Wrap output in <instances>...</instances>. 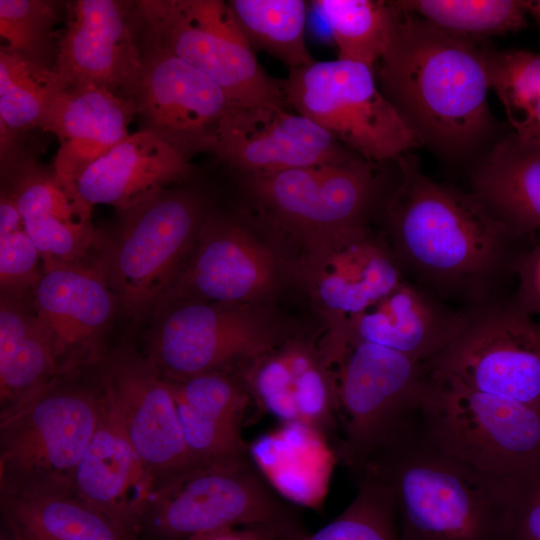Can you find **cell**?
Instances as JSON below:
<instances>
[{
    "mask_svg": "<svg viewBox=\"0 0 540 540\" xmlns=\"http://www.w3.org/2000/svg\"><path fill=\"white\" fill-rule=\"evenodd\" d=\"M397 161L383 236L404 278L463 311L513 294L521 258L538 239L512 231L469 192L426 176L414 156Z\"/></svg>",
    "mask_w": 540,
    "mask_h": 540,
    "instance_id": "cell-1",
    "label": "cell"
},
{
    "mask_svg": "<svg viewBox=\"0 0 540 540\" xmlns=\"http://www.w3.org/2000/svg\"><path fill=\"white\" fill-rule=\"evenodd\" d=\"M398 7L394 38L378 62L384 95L423 144L448 156L466 155L495 128L487 101V46Z\"/></svg>",
    "mask_w": 540,
    "mask_h": 540,
    "instance_id": "cell-2",
    "label": "cell"
},
{
    "mask_svg": "<svg viewBox=\"0 0 540 540\" xmlns=\"http://www.w3.org/2000/svg\"><path fill=\"white\" fill-rule=\"evenodd\" d=\"M390 489L401 540H512V481L438 449L412 420L366 463Z\"/></svg>",
    "mask_w": 540,
    "mask_h": 540,
    "instance_id": "cell-3",
    "label": "cell"
},
{
    "mask_svg": "<svg viewBox=\"0 0 540 540\" xmlns=\"http://www.w3.org/2000/svg\"><path fill=\"white\" fill-rule=\"evenodd\" d=\"M65 373L0 419V496L74 495L79 462L95 432L101 387L92 368Z\"/></svg>",
    "mask_w": 540,
    "mask_h": 540,
    "instance_id": "cell-4",
    "label": "cell"
},
{
    "mask_svg": "<svg viewBox=\"0 0 540 540\" xmlns=\"http://www.w3.org/2000/svg\"><path fill=\"white\" fill-rule=\"evenodd\" d=\"M99 232L95 265L123 314L135 321L153 315L191 255L209 216L204 197L191 189H164L121 212Z\"/></svg>",
    "mask_w": 540,
    "mask_h": 540,
    "instance_id": "cell-5",
    "label": "cell"
},
{
    "mask_svg": "<svg viewBox=\"0 0 540 540\" xmlns=\"http://www.w3.org/2000/svg\"><path fill=\"white\" fill-rule=\"evenodd\" d=\"M274 531L301 540L306 531L292 503L266 479L251 455L199 466L156 490L140 519V540H183L226 527Z\"/></svg>",
    "mask_w": 540,
    "mask_h": 540,
    "instance_id": "cell-6",
    "label": "cell"
},
{
    "mask_svg": "<svg viewBox=\"0 0 540 540\" xmlns=\"http://www.w3.org/2000/svg\"><path fill=\"white\" fill-rule=\"evenodd\" d=\"M415 422L438 449L494 477L513 481L540 462L539 412L433 368Z\"/></svg>",
    "mask_w": 540,
    "mask_h": 540,
    "instance_id": "cell-7",
    "label": "cell"
},
{
    "mask_svg": "<svg viewBox=\"0 0 540 540\" xmlns=\"http://www.w3.org/2000/svg\"><path fill=\"white\" fill-rule=\"evenodd\" d=\"M333 367L339 433L336 456L356 477L414 417L431 368L384 346L350 341Z\"/></svg>",
    "mask_w": 540,
    "mask_h": 540,
    "instance_id": "cell-8",
    "label": "cell"
},
{
    "mask_svg": "<svg viewBox=\"0 0 540 540\" xmlns=\"http://www.w3.org/2000/svg\"><path fill=\"white\" fill-rule=\"evenodd\" d=\"M143 44L197 68L234 106H285L283 81L270 77L239 28L227 1H136Z\"/></svg>",
    "mask_w": 540,
    "mask_h": 540,
    "instance_id": "cell-9",
    "label": "cell"
},
{
    "mask_svg": "<svg viewBox=\"0 0 540 540\" xmlns=\"http://www.w3.org/2000/svg\"><path fill=\"white\" fill-rule=\"evenodd\" d=\"M285 104L361 158L398 160L423 144L393 103L378 89L373 68L347 60L314 61L289 69Z\"/></svg>",
    "mask_w": 540,
    "mask_h": 540,
    "instance_id": "cell-10",
    "label": "cell"
},
{
    "mask_svg": "<svg viewBox=\"0 0 540 540\" xmlns=\"http://www.w3.org/2000/svg\"><path fill=\"white\" fill-rule=\"evenodd\" d=\"M428 365L540 413V321L514 293L466 310L458 335Z\"/></svg>",
    "mask_w": 540,
    "mask_h": 540,
    "instance_id": "cell-11",
    "label": "cell"
},
{
    "mask_svg": "<svg viewBox=\"0 0 540 540\" xmlns=\"http://www.w3.org/2000/svg\"><path fill=\"white\" fill-rule=\"evenodd\" d=\"M145 353L167 379L235 374L281 342L239 304L180 300L158 306Z\"/></svg>",
    "mask_w": 540,
    "mask_h": 540,
    "instance_id": "cell-12",
    "label": "cell"
},
{
    "mask_svg": "<svg viewBox=\"0 0 540 540\" xmlns=\"http://www.w3.org/2000/svg\"><path fill=\"white\" fill-rule=\"evenodd\" d=\"M94 370L120 413L154 492L199 467L187 448L169 382L145 351L121 343L106 349Z\"/></svg>",
    "mask_w": 540,
    "mask_h": 540,
    "instance_id": "cell-13",
    "label": "cell"
},
{
    "mask_svg": "<svg viewBox=\"0 0 540 540\" xmlns=\"http://www.w3.org/2000/svg\"><path fill=\"white\" fill-rule=\"evenodd\" d=\"M374 164L357 157L246 178L275 220L309 238L366 225L379 193Z\"/></svg>",
    "mask_w": 540,
    "mask_h": 540,
    "instance_id": "cell-14",
    "label": "cell"
},
{
    "mask_svg": "<svg viewBox=\"0 0 540 540\" xmlns=\"http://www.w3.org/2000/svg\"><path fill=\"white\" fill-rule=\"evenodd\" d=\"M59 36L53 69L63 88L93 85L132 98L144 57L136 1L68 2Z\"/></svg>",
    "mask_w": 540,
    "mask_h": 540,
    "instance_id": "cell-15",
    "label": "cell"
},
{
    "mask_svg": "<svg viewBox=\"0 0 540 540\" xmlns=\"http://www.w3.org/2000/svg\"><path fill=\"white\" fill-rule=\"evenodd\" d=\"M143 52L132 94L141 129L187 157L212 152L218 130L234 106L223 89L174 55L145 44Z\"/></svg>",
    "mask_w": 540,
    "mask_h": 540,
    "instance_id": "cell-16",
    "label": "cell"
},
{
    "mask_svg": "<svg viewBox=\"0 0 540 540\" xmlns=\"http://www.w3.org/2000/svg\"><path fill=\"white\" fill-rule=\"evenodd\" d=\"M212 152L245 176L360 157L309 118L276 104L233 106Z\"/></svg>",
    "mask_w": 540,
    "mask_h": 540,
    "instance_id": "cell-17",
    "label": "cell"
},
{
    "mask_svg": "<svg viewBox=\"0 0 540 540\" xmlns=\"http://www.w3.org/2000/svg\"><path fill=\"white\" fill-rule=\"evenodd\" d=\"M30 299L65 373L98 363L106 350V331L120 307L94 262L43 267Z\"/></svg>",
    "mask_w": 540,
    "mask_h": 540,
    "instance_id": "cell-18",
    "label": "cell"
},
{
    "mask_svg": "<svg viewBox=\"0 0 540 540\" xmlns=\"http://www.w3.org/2000/svg\"><path fill=\"white\" fill-rule=\"evenodd\" d=\"M313 244L305 274L316 299L339 324L369 308L403 279L383 235L367 225L308 238Z\"/></svg>",
    "mask_w": 540,
    "mask_h": 540,
    "instance_id": "cell-19",
    "label": "cell"
},
{
    "mask_svg": "<svg viewBox=\"0 0 540 540\" xmlns=\"http://www.w3.org/2000/svg\"><path fill=\"white\" fill-rule=\"evenodd\" d=\"M274 269L272 253L245 226L209 214L195 248L157 307L180 300L239 304L263 293Z\"/></svg>",
    "mask_w": 540,
    "mask_h": 540,
    "instance_id": "cell-20",
    "label": "cell"
},
{
    "mask_svg": "<svg viewBox=\"0 0 540 540\" xmlns=\"http://www.w3.org/2000/svg\"><path fill=\"white\" fill-rule=\"evenodd\" d=\"M331 369L321 349L286 342L235 375L260 408L283 423L307 426L336 443L339 426Z\"/></svg>",
    "mask_w": 540,
    "mask_h": 540,
    "instance_id": "cell-21",
    "label": "cell"
},
{
    "mask_svg": "<svg viewBox=\"0 0 540 540\" xmlns=\"http://www.w3.org/2000/svg\"><path fill=\"white\" fill-rule=\"evenodd\" d=\"M1 176L40 252L42 267L84 262L95 248L98 230L91 221L92 208L75 190L53 168L13 153L1 159Z\"/></svg>",
    "mask_w": 540,
    "mask_h": 540,
    "instance_id": "cell-22",
    "label": "cell"
},
{
    "mask_svg": "<svg viewBox=\"0 0 540 540\" xmlns=\"http://www.w3.org/2000/svg\"><path fill=\"white\" fill-rule=\"evenodd\" d=\"M465 311L405 278L375 304L343 321L330 339L334 349L365 341L430 362L460 332Z\"/></svg>",
    "mask_w": 540,
    "mask_h": 540,
    "instance_id": "cell-23",
    "label": "cell"
},
{
    "mask_svg": "<svg viewBox=\"0 0 540 540\" xmlns=\"http://www.w3.org/2000/svg\"><path fill=\"white\" fill-rule=\"evenodd\" d=\"M101 393L98 423L76 470L74 495L138 536L154 484L117 407L102 387Z\"/></svg>",
    "mask_w": 540,
    "mask_h": 540,
    "instance_id": "cell-24",
    "label": "cell"
},
{
    "mask_svg": "<svg viewBox=\"0 0 540 540\" xmlns=\"http://www.w3.org/2000/svg\"><path fill=\"white\" fill-rule=\"evenodd\" d=\"M134 116L136 105L130 97L93 85L63 88L40 127L60 144L52 165L56 176L74 189L90 164L129 136Z\"/></svg>",
    "mask_w": 540,
    "mask_h": 540,
    "instance_id": "cell-25",
    "label": "cell"
},
{
    "mask_svg": "<svg viewBox=\"0 0 540 540\" xmlns=\"http://www.w3.org/2000/svg\"><path fill=\"white\" fill-rule=\"evenodd\" d=\"M194 170L187 156L140 129L90 164L73 187L91 208L106 204L121 212L189 180Z\"/></svg>",
    "mask_w": 540,
    "mask_h": 540,
    "instance_id": "cell-26",
    "label": "cell"
},
{
    "mask_svg": "<svg viewBox=\"0 0 540 540\" xmlns=\"http://www.w3.org/2000/svg\"><path fill=\"white\" fill-rule=\"evenodd\" d=\"M167 381L187 448L198 466L250 455L242 428L252 398L236 375L213 371Z\"/></svg>",
    "mask_w": 540,
    "mask_h": 540,
    "instance_id": "cell-27",
    "label": "cell"
},
{
    "mask_svg": "<svg viewBox=\"0 0 540 540\" xmlns=\"http://www.w3.org/2000/svg\"><path fill=\"white\" fill-rule=\"evenodd\" d=\"M65 374L53 338L30 296H0V419Z\"/></svg>",
    "mask_w": 540,
    "mask_h": 540,
    "instance_id": "cell-28",
    "label": "cell"
},
{
    "mask_svg": "<svg viewBox=\"0 0 540 540\" xmlns=\"http://www.w3.org/2000/svg\"><path fill=\"white\" fill-rule=\"evenodd\" d=\"M472 194L512 231L536 238L540 232V145L512 132L498 140L470 177Z\"/></svg>",
    "mask_w": 540,
    "mask_h": 540,
    "instance_id": "cell-29",
    "label": "cell"
},
{
    "mask_svg": "<svg viewBox=\"0 0 540 540\" xmlns=\"http://www.w3.org/2000/svg\"><path fill=\"white\" fill-rule=\"evenodd\" d=\"M1 525L16 540H140L75 495L0 496Z\"/></svg>",
    "mask_w": 540,
    "mask_h": 540,
    "instance_id": "cell-30",
    "label": "cell"
},
{
    "mask_svg": "<svg viewBox=\"0 0 540 540\" xmlns=\"http://www.w3.org/2000/svg\"><path fill=\"white\" fill-rule=\"evenodd\" d=\"M62 89L52 66L0 48L1 154L20 132L41 127Z\"/></svg>",
    "mask_w": 540,
    "mask_h": 540,
    "instance_id": "cell-31",
    "label": "cell"
},
{
    "mask_svg": "<svg viewBox=\"0 0 540 540\" xmlns=\"http://www.w3.org/2000/svg\"><path fill=\"white\" fill-rule=\"evenodd\" d=\"M338 48V59L371 68L389 49L394 38L399 7L396 1L317 0Z\"/></svg>",
    "mask_w": 540,
    "mask_h": 540,
    "instance_id": "cell-32",
    "label": "cell"
},
{
    "mask_svg": "<svg viewBox=\"0 0 540 540\" xmlns=\"http://www.w3.org/2000/svg\"><path fill=\"white\" fill-rule=\"evenodd\" d=\"M252 48L274 56L289 69L313 63L305 42L306 2L303 0L227 1Z\"/></svg>",
    "mask_w": 540,
    "mask_h": 540,
    "instance_id": "cell-33",
    "label": "cell"
},
{
    "mask_svg": "<svg viewBox=\"0 0 540 540\" xmlns=\"http://www.w3.org/2000/svg\"><path fill=\"white\" fill-rule=\"evenodd\" d=\"M490 89L520 141L540 145V52L486 47Z\"/></svg>",
    "mask_w": 540,
    "mask_h": 540,
    "instance_id": "cell-34",
    "label": "cell"
},
{
    "mask_svg": "<svg viewBox=\"0 0 540 540\" xmlns=\"http://www.w3.org/2000/svg\"><path fill=\"white\" fill-rule=\"evenodd\" d=\"M397 3L403 10L441 30L476 43L528 26L524 0H408Z\"/></svg>",
    "mask_w": 540,
    "mask_h": 540,
    "instance_id": "cell-35",
    "label": "cell"
},
{
    "mask_svg": "<svg viewBox=\"0 0 540 540\" xmlns=\"http://www.w3.org/2000/svg\"><path fill=\"white\" fill-rule=\"evenodd\" d=\"M358 492L331 522L301 540H401L394 497L376 476L357 478Z\"/></svg>",
    "mask_w": 540,
    "mask_h": 540,
    "instance_id": "cell-36",
    "label": "cell"
},
{
    "mask_svg": "<svg viewBox=\"0 0 540 540\" xmlns=\"http://www.w3.org/2000/svg\"><path fill=\"white\" fill-rule=\"evenodd\" d=\"M60 14L56 1L0 0V48L53 67Z\"/></svg>",
    "mask_w": 540,
    "mask_h": 540,
    "instance_id": "cell-37",
    "label": "cell"
},
{
    "mask_svg": "<svg viewBox=\"0 0 540 540\" xmlns=\"http://www.w3.org/2000/svg\"><path fill=\"white\" fill-rule=\"evenodd\" d=\"M40 252L24 228L0 235L1 293L30 296L41 277Z\"/></svg>",
    "mask_w": 540,
    "mask_h": 540,
    "instance_id": "cell-38",
    "label": "cell"
},
{
    "mask_svg": "<svg viewBox=\"0 0 540 540\" xmlns=\"http://www.w3.org/2000/svg\"><path fill=\"white\" fill-rule=\"evenodd\" d=\"M512 540H540V462L512 481Z\"/></svg>",
    "mask_w": 540,
    "mask_h": 540,
    "instance_id": "cell-39",
    "label": "cell"
},
{
    "mask_svg": "<svg viewBox=\"0 0 540 540\" xmlns=\"http://www.w3.org/2000/svg\"><path fill=\"white\" fill-rule=\"evenodd\" d=\"M514 296L532 317L540 318V241L521 258L517 270Z\"/></svg>",
    "mask_w": 540,
    "mask_h": 540,
    "instance_id": "cell-40",
    "label": "cell"
},
{
    "mask_svg": "<svg viewBox=\"0 0 540 540\" xmlns=\"http://www.w3.org/2000/svg\"><path fill=\"white\" fill-rule=\"evenodd\" d=\"M183 540H280V538L267 528L239 526L199 533Z\"/></svg>",
    "mask_w": 540,
    "mask_h": 540,
    "instance_id": "cell-41",
    "label": "cell"
},
{
    "mask_svg": "<svg viewBox=\"0 0 540 540\" xmlns=\"http://www.w3.org/2000/svg\"><path fill=\"white\" fill-rule=\"evenodd\" d=\"M528 16H530L540 29V0H524Z\"/></svg>",
    "mask_w": 540,
    "mask_h": 540,
    "instance_id": "cell-42",
    "label": "cell"
},
{
    "mask_svg": "<svg viewBox=\"0 0 540 540\" xmlns=\"http://www.w3.org/2000/svg\"><path fill=\"white\" fill-rule=\"evenodd\" d=\"M0 540H16L6 527L1 525Z\"/></svg>",
    "mask_w": 540,
    "mask_h": 540,
    "instance_id": "cell-43",
    "label": "cell"
}]
</instances>
